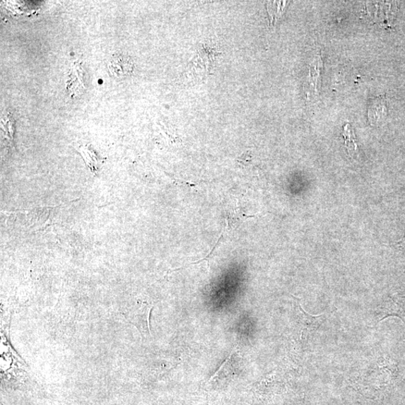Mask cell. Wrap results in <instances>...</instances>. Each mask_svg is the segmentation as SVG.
<instances>
[{
	"mask_svg": "<svg viewBox=\"0 0 405 405\" xmlns=\"http://www.w3.org/2000/svg\"><path fill=\"white\" fill-rule=\"evenodd\" d=\"M343 137L345 139V143L347 146L348 154L351 155L352 153L358 151V144L355 141V134L353 129L349 124L343 127Z\"/></svg>",
	"mask_w": 405,
	"mask_h": 405,
	"instance_id": "4",
	"label": "cell"
},
{
	"mask_svg": "<svg viewBox=\"0 0 405 405\" xmlns=\"http://www.w3.org/2000/svg\"><path fill=\"white\" fill-rule=\"evenodd\" d=\"M153 308V305L143 303L139 308L127 310L122 315L129 323L136 327L141 334L151 336L150 318Z\"/></svg>",
	"mask_w": 405,
	"mask_h": 405,
	"instance_id": "1",
	"label": "cell"
},
{
	"mask_svg": "<svg viewBox=\"0 0 405 405\" xmlns=\"http://www.w3.org/2000/svg\"><path fill=\"white\" fill-rule=\"evenodd\" d=\"M387 114L388 109L385 95L377 97L371 100L368 116L372 125H377L380 120L386 118Z\"/></svg>",
	"mask_w": 405,
	"mask_h": 405,
	"instance_id": "3",
	"label": "cell"
},
{
	"mask_svg": "<svg viewBox=\"0 0 405 405\" xmlns=\"http://www.w3.org/2000/svg\"><path fill=\"white\" fill-rule=\"evenodd\" d=\"M108 68L114 77L122 78L130 75L133 70V64L129 57L116 55L110 59Z\"/></svg>",
	"mask_w": 405,
	"mask_h": 405,
	"instance_id": "2",
	"label": "cell"
}]
</instances>
